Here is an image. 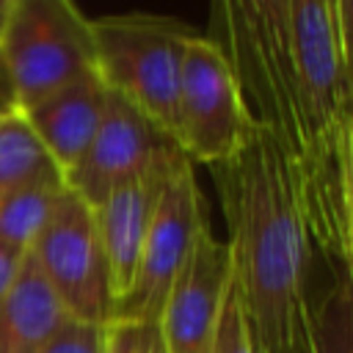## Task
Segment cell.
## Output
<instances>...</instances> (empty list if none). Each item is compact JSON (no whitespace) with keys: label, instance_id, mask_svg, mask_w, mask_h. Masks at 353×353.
I'll list each match as a JSON object with an SVG mask.
<instances>
[{"label":"cell","instance_id":"6da1fadb","mask_svg":"<svg viewBox=\"0 0 353 353\" xmlns=\"http://www.w3.org/2000/svg\"><path fill=\"white\" fill-rule=\"evenodd\" d=\"M210 39L226 52L254 121L281 157L312 254L331 273L350 276L353 113L303 91L276 0L215 3Z\"/></svg>","mask_w":353,"mask_h":353},{"label":"cell","instance_id":"7a4b0ae2","mask_svg":"<svg viewBox=\"0 0 353 353\" xmlns=\"http://www.w3.org/2000/svg\"><path fill=\"white\" fill-rule=\"evenodd\" d=\"M210 171L229 232L223 243L229 248L232 284L254 353H290L303 328L306 276L314 254L281 157L259 130L243 152Z\"/></svg>","mask_w":353,"mask_h":353},{"label":"cell","instance_id":"3957f363","mask_svg":"<svg viewBox=\"0 0 353 353\" xmlns=\"http://www.w3.org/2000/svg\"><path fill=\"white\" fill-rule=\"evenodd\" d=\"M196 33L176 17L143 11L91 19L97 77L174 143L182 55Z\"/></svg>","mask_w":353,"mask_h":353},{"label":"cell","instance_id":"277c9868","mask_svg":"<svg viewBox=\"0 0 353 353\" xmlns=\"http://www.w3.org/2000/svg\"><path fill=\"white\" fill-rule=\"evenodd\" d=\"M0 63L17 110L97 74L91 19L72 0H11L0 33Z\"/></svg>","mask_w":353,"mask_h":353},{"label":"cell","instance_id":"5b68a950","mask_svg":"<svg viewBox=\"0 0 353 353\" xmlns=\"http://www.w3.org/2000/svg\"><path fill=\"white\" fill-rule=\"evenodd\" d=\"M259 127L243 99L226 52L196 33L182 55L176 97V146L190 163L218 165L243 152Z\"/></svg>","mask_w":353,"mask_h":353},{"label":"cell","instance_id":"8992f818","mask_svg":"<svg viewBox=\"0 0 353 353\" xmlns=\"http://www.w3.org/2000/svg\"><path fill=\"white\" fill-rule=\"evenodd\" d=\"M63 312L74 323L108 325L113 320V292L99 245L94 210L69 188L55 201L44 229L28 248Z\"/></svg>","mask_w":353,"mask_h":353},{"label":"cell","instance_id":"52a82bcc","mask_svg":"<svg viewBox=\"0 0 353 353\" xmlns=\"http://www.w3.org/2000/svg\"><path fill=\"white\" fill-rule=\"evenodd\" d=\"M207 221L210 215L196 182L193 163L182 154L165 176V185L160 190V199L141 248L135 281L124 295V301H119L113 320H132V323L157 320L160 306L174 279L179 276L199 229Z\"/></svg>","mask_w":353,"mask_h":353},{"label":"cell","instance_id":"ba28073f","mask_svg":"<svg viewBox=\"0 0 353 353\" xmlns=\"http://www.w3.org/2000/svg\"><path fill=\"white\" fill-rule=\"evenodd\" d=\"M179 146L119 94L108 91L99 127L63 185L91 210L121 182L143 174Z\"/></svg>","mask_w":353,"mask_h":353},{"label":"cell","instance_id":"9c48e42d","mask_svg":"<svg viewBox=\"0 0 353 353\" xmlns=\"http://www.w3.org/2000/svg\"><path fill=\"white\" fill-rule=\"evenodd\" d=\"M229 284V248L207 221L154 320L165 353H210Z\"/></svg>","mask_w":353,"mask_h":353},{"label":"cell","instance_id":"30bf717a","mask_svg":"<svg viewBox=\"0 0 353 353\" xmlns=\"http://www.w3.org/2000/svg\"><path fill=\"white\" fill-rule=\"evenodd\" d=\"M182 157V152H171L163 160H157L152 168L143 174L121 182L113 188L97 207H94V223L99 234V245L105 254L108 265V279H110V292L119 306L124 295L130 292L141 259V248L160 199V190L165 185L168 171L174 163ZM116 312V309H113Z\"/></svg>","mask_w":353,"mask_h":353},{"label":"cell","instance_id":"8fae6325","mask_svg":"<svg viewBox=\"0 0 353 353\" xmlns=\"http://www.w3.org/2000/svg\"><path fill=\"white\" fill-rule=\"evenodd\" d=\"M105 99L108 88L97 74H88L19 110L63 179L85 154L99 127Z\"/></svg>","mask_w":353,"mask_h":353},{"label":"cell","instance_id":"7c38bea8","mask_svg":"<svg viewBox=\"0 0 353 353\" xmlns=\"http://www.w3.org/2000/svg\"><path fill=\"white\" fill-rule=\"evenodd\" d=\"M66 312L30 254L0 301V353H41L66 323Z\"/></svg>","mask_w":353,"mask_h":353},{"label":"cell","instance_id":"4fadbf2b","mask_svg":"<svg viewBox=\"0 0 353 353\" xmlns=\"http://www.w3.org/2000/svg\"><path fill=\"white\" fill-rule=\"evenodd\" d=\"M63 190V176L50 174L6 193L0 199V243L28 254Z\"/></svg>","mask_w":353,"mask_h":353},{"label":"cell","instance_id":"5bb4252c","mask_svg":"<svg viewBox=\"0 0 353 353\" xmlns=\"http://www.w3.org/2000/svg\"><path fill=\"white\" fill-rule=\"evenodd\" d=\"M309 353H353V287L350 276L331 273V284L306 301Z\"/></svg>","mask_w":353,"mask_h":353},{"label":"cell","instance_id":"9a60e30c","mask_svg":"<svg viewBox=\"0 0 353 353\" xmlns=\"http://www.w3.org/2000/svg\"><path fill=\"white\" fill-rule=\"evenodd\" d=\"M58 174L41 141L14 108L0 116V199L39 176Z\"/></svg>","mask_w":353,"mask_h":353},{"label":"cell","instance_id":"2e32d148","mask_svg":"<svg viewBox=\"0 0 353 353\" xmlns=\"http://www.w3.org/2000/svg\"><path fill=\"white\" fill-rule=\"evenodd\" d=\"M210 353H254L251 334H248V325H245L243 306H240V298L234 292V284H229V292L223 298Z\"/></svg>","mask_w":353,"mask_h":353},{"label":"cell","instance_id":"e0dca14e","mask_svg":"<svg viewBox=\"0 0 353 353\" xmlns=\"http://www.w3.org/2000/svg\"><path fill=\"white\" fill-rule=\"evenodd\" d=\"M102 331L105 325H85L66 320L63 328L41 353H102Z\"/></svg>","mask_w":353,"mask_h":353},{"label":"cell","instance_id":"ac0fdd59","mask_svg":"<svg viewBox=\"0 0 353 353\" xmlns=\"http://www.w3.org/2000/svg\"><path fill=\"white\" fill-rule=\"evenodd\" d=\"M141 325L132 320H110L102 331V353H138Z\"/></svg>","mask_w":353,"mask_h":353},{"label":"cell","instance_id":"d6986e66","mask_svg":"<svg viewBox=\"0 0 353 353\" xmlns=\"http://www.w3.org/2000/svg\"><path fill=\"white\" fill-rule=\"evenodd\" d=\"M22 256H25L22 251L0 243V301L6 298V292L11 287V281H14V276H17L19 265H22Z\"/></svg>","mask_w":353,"mask_h":353},{"label":"cell","instance_id":"ffe728a7","mask_svg":"<svg viewBox=\"0 0 353 353\" xmlns=\"http://www.w3.org/2000/svg\"><path fill=\"white\" fill-rule=\"evenodd\" d=\"M138 353H165V350H163V342H160V334H157V325H154V323H143V325H141V342H138Z\"/></svg>","mask_w":353,"mask_h":353},{"label":"cell","instance_id":"44dd1931","mask_svg":"<svg viewBox=\"0 0 353 353\" xmlns=\"http://www.w3.org/2000/svg\"><path fill=\"white\" fill-rule=\"evenodd\" d=\"M14 108H17V105H14V94H11V85H8L6 69H3V63H0V116L8 113V110H14Z\"/></svg>","mask_w":353,"mask_h":353},{"label":"cell","instance_id":"7402d4cb","mask_svg":"<svg viewBox=\"0 0 353 353\" xmlns=\"http://www.w3.org/2000/svg\"><path fill=\"white\" fill-rule=\"evenodd\" d=\"M8 3H11V0H0V33H3V25H6V14H8Z\"/></svg>","mask_w":353,"mask_h":353}]
</instances>
